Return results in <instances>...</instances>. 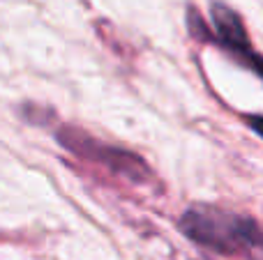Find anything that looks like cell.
I'll return each mask as SVG.
<instances>
[{
	"mask_svg": "<svg viewBox=\"0 0 263 260\" xmlns=\"http://www.w3.org/2000/svg\"><path fill=\"white\" fill-rule=\"evenodd\" d=\"M178 226L194 244L219 256H247V251L263 240L254 219L215 205L187 207Z\"/></svg>",
	"mask_w": 263,
	"mask_h": 260,
	"instance_id": "6da1fadb",
	"label": "cell"
},
{
	"mask_svg": "<svg viewBox=\"0 0 263 260\" xmlns=\"http://www.w3.org/2000/svg\"><path fill=\"white\" fill-rule=\"evenodd\" d=\"M247 124H250L252 129H254L259 136H263V118H256V115H250L247 118Z\"/></svg>",
	"mask_w": 263,
	"mask_h": 260,
	"instance_id": "8992f818",
	"label": "cell"
},
{
	"mask_svg": "<svg viewBox=\"0 0 263 260\" xmlns=\"http://www.w3.org/2000/svg\"><path fill=\"white\" fill-rule=\"evenodd\" d=\"M247 260H263V240L247 251Z\"/></svg>",
	"mask_w": 263,
	"mask_h": 260,
	"instance_id": "5b68a950",
	"label": "cell"
},
{
	"mask_svg": "<svg viewBox=\"0 0 263 260\" xmlns=\"http://www.w3.org/2000/svg\"><path fill=\"white\" fill-rule=\"evenodd\" d=\"M187 28H190V35L199 41H210V26L201 18V14L194 7L187 9Z\"/></svg>",
	"mask_w": 263,
	"mask_h": 260,
	"instance_id": "277c9868",
	"label": "cell"
},
{
	"mask_svg": "<svg viewBox=\"0 0 263 260\" xmlns=\"http://www.w3.org/2000/svg\"><path fill=\"white\" fill-rule=\"evenodd\" d=\"M55 138H58V143L65 150L77 155L79 159L104 166L106 170L116 173L123 180L141 184L153 178L143 157H139L132 150H125V147H116V145H109V143L97 141L95 136H90L88 132H83L79 127H60L55 132Z\"/></svg>",
	"mask_w": 263,
	"mask_h": 260,
	"instance_id": "7a4b0ae2",
	"label": "cell"
},
{
	"mask_svg": "<svg viewBox=\"0 0 263 260\" xmlns=\"http://www.w3.org/2000/svg\"><path fill=\"white\" fill-rule=\"evenodd\" d=\"M210 16H213L210 44H217L219 49H224L236 62L254 72L263 81V55L252 46L240 14L236 9L227 7L224 3H219V0H215L210 5Z\"/></svg>",
	"mask_w": 263,
	"mask_h": 260,
	"instance_id": "3957f363",
	"label": "cell"
}]
</instances>
